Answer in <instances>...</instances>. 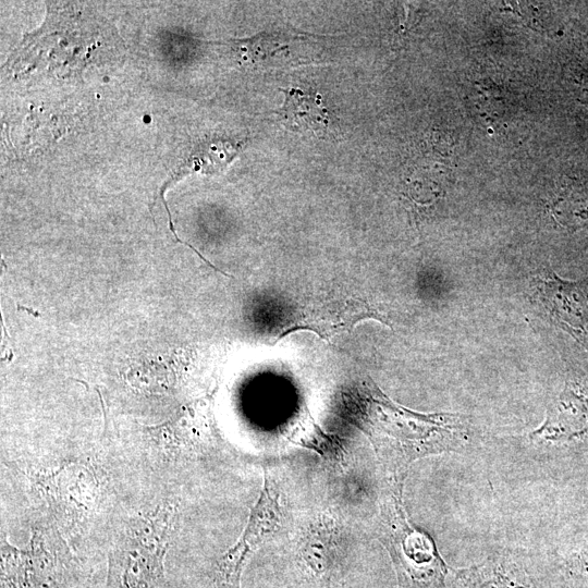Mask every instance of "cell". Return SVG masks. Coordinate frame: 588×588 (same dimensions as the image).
<instances>
[{
	"label": "cell",
	"instance_id": "obj_1",
	"mask_svg": "<svg viewBox=\"0 0 588 588\" xmlns=\"http://www.w3.org/2000/svg\"><path fill=\"white\" fill-rule=\"evenodd\" d=\"M49 14L38 32L29 34L12 54L10 68L15 73L45 69L66 75L82 71L93 59V52L106 39L97 21H89L73 5L48 7Z\"/></svg>",
	"mask_w": 588,
	"mask_h": 588
},
{
	"label": "cell",
	"instance_id": "obj_2",
	"mask_svg": "<svg viewBox=\"0 0 588 588\" xmlns=\"http://www.w3.org/2000/svg\"><path fill=\"white\" fill-rule=\"evenodd\" d=\"M390 552L401 583L407 588H444L448 567L425 534L412 528L395 509Z\"/></svg>",
	"mask_w": 588,
	"mask_h": 588
},
{
	"label": "cell",
	"instance_id": "obj_3",
	"mask_svg": "<svg viewBox=\"0 0 588 588\" xmlns=\"http://www.w3.org/2000/svg\"><path fill=\"white\" fill-rule=\"evenodd\" d=\"M537 294L549 318L588 352V280L567 281L548 270Z\"/></svg>",
	"mask_w": 588,
	"mask_h": 588
},
{
	"label": "cell",
	"instance_id": "obj_4",
	"mask_svg": "<svg viewBox=\"0 0 588 588\" xmlns=\"http://www.w3.org/2000/svg\"><path fill=\"white\" fill-rule=\"evenodd\" d=\"M588 433V378L567 381L531 438L564 441Z\"/></svg>",
	"mask_w": 588,
	"mask_h": 588
},
{
	"label": "cell",
	"instance_id": "obj_5",
	"mask_svg": "<svg viewBox=\"0 0 588 588\" xmlns=\"http://www.w3.org/2000/svg\"><path fill=\"white\" fill-rule=\"evenodd\" d=\"M279 516L278 494L266 479L242 539L223 555L219 564L220 574L226 584L233 588H240L241 572L248 554L254 547L274 530Z\"/></svg>",
	"mask_w": 588,
	"mask_h": 588
},
{
	"label": "cell",
	"instance_id": "obj_6",
	"mask_svg": "<svg viewBox=\"0 0 588 588\" xmlns=\"http://www.w3.org/2000/svg\"><path fill=\"white\" fill-rule=\"evenodd\" d=\"M281 90L284 100L275 113L286 128L316 136L327 134L330 115L317 91L296 87Z\"/></svg>",
	"mask_w": 588,
	"mask_h": 588
},
{
	"label": "cell",
	"instance_id": "obj_7",
	"mask_svg": "<svg viewBox=\"0 0 588 588\" xmlns=\"http://www.w3.org/2000/svg\"><path fill=\"white\" fill-rule=\"evenodd\" d=\"M449 588H532L519 571L503 563H486L455 572Z\"/></svg>",
	"mask_w": 588,
	"mask_h": 588
},
{
	"label": "cell",
	"instance_id": "obj_8",
	"mask_svg": "<svg viewBox=\"0 0 588 588\" xmlns=\"http://www.w3.org/2000/svg\"><path fill=\"white\" fill-rule=\"evenodd\" d=\"M240 151V144H233L225 140H212L198 146L188 158L187 162L180 168L172 180H169L160 193L167 186L180 176L186 175L192 171L217 172L224 169Z\"/></svg>",
	"mask_w": 588,
	"mask_h": 588
},
{
	"label": "cell",
	"instance_id": "obj_9",
	"mask_svg": "<svg viewBox=\"0 0 588 588\" xmlns=\"http://www.w3.org/2000/svg\"><path fill=\"white\" fill-rule=\"evenodd\" d=\"M571 81L576 86L579 97L588 101V68H574L571 72Z\"/></svg>",
	"mask_w": 588,
	"mask_h": 588
},
{
	"label": "cell",
	"instance_id": "obj_10",
	"mask_svg": "<svg viewBox=\"0 0 588 588\" xmlns=\"http://www.w3.org/2000/svg\"><path fill=\"white\" fill-rule=\"evenodd\" d=\"M16 307H17V310H26L27 313L32 314L33 316L35 317H39L40 314L38 311H35L34 309L32 308H27L25 306H21L20 304H16Z\"/></svg>",
	"mask_w": 588,
	"mask_h": 588
}]
</instances>
